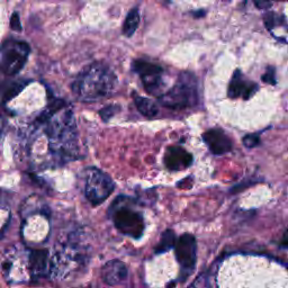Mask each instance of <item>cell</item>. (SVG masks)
Masks as SVG:
<instances>
[{
  "label": "cell",
  "instance_id": "cell-1",
  "mask_svg": "<svg viewBox=\"0 0 288 288\" xmlns=\"http://www.w3.org/2000/svg\"><path fill=\"white\" fill-rule=\"evenodd\" d=\"M272 260L265 257L255 256H235L225 260L220 268L219 276H217V284L222 287L230 286H252L257 285L256 278H260L265 286H270L268 278L275 282L276 286H279L275 279H280L288 286V272L284 267L271 262Z\"/></svg>",
  "mask_w": 288,
  "mask_h": 288
},
{
  "label": "cell",
  "instance_id": "cell-2",
  "mask_svg": "<svg viewBox=\"0 0 288 288\" xmlns=\"http://www.w3.org/2000/svg\"><path fill=\"white\" fill-rule=\"evenodd\" d=\"M116 86L117 78L112 70L102 63H95L80 72L72 89L80 100L95 102L109 96Z\"/></svg>",
  "mask_w": 288,
  "mask_h": 288
},
{
  "label": "cell",
  "instance_id": "cell-3",
  "mask_svg": "<svg viewBox=\"0 0 288 288\" xmlns=\"http://www.w3.org/2000/svg\"><path fill=\"white\" fill-rule=\"evenodd\" d=\"M198 100V90L195 75L183 72L177 84L169 92L159 96V102L169 108L193 107Z\"/></svg>",
  "mask_w": 288,
  "mask_h": 288
},
{
  "label": "cell",
  "instance_id": "cell-4",
  "mask_svg": "<svg viewBox=\"0 0 288 288\" xmlns=\"http://www.w3.org/2000/svg\"><path fill=\"white\" fill-rule=\"evenodd\" d=\"M0 71L6 75H14L24 68L31 52L26 42L7 39L0 49Z\"/></svg>",
  "mask_w": 288,
  "mask_h": 288
},
{
  "label": "cell",
  "instance_id": "cell-5",
  "mask_svg": "<svg viewBox=\"0 0 288 288\" xmlns=\"http://www.w3.org/2000/svg\"><path fill=\"white\" fill-rule=\"evenodd\" d=\"M112 210L115 226L120 233L135 239H139L143 234L144 221L140 213L125 205L116 206L113 204Z\"/></svg>",
  "mask_w": 288,
  "mask_h": 288
},
{
  "label": "cell",
  "instance_id": "cell-6",
  "mask_svg": "<svg viewBox=\"0 0 288 288\" xmlns=\"http://www.w3.org/2000/svg\"><path fill=\"white\" fill-rule=\"evenodd\" d=\"M114 183L108 175L98 169H90L86 181V196L93 205L102 204L114 191Z\"/></svg>",
  "mask_w": 288,
  "mask_h": 288
},
{
  "label": "cell",
  "instance_id": "cell-7",
  "mask_svg": "<svg viewBox=\"0 0 288 288\" xmlns=\"http://www.w3.org/2000/svg\"><path fill=\"white\" fill-rule=\"evenodd\" d=\"M133 70L140 74L146 92L153 96H160L164 87L163 69L158 64L144 60H135Z\"/></svg>",
  "mask_w": 288,
  "mask_h": 288
},
{
  "label": "cell",
  "instance_id": "cell-8",
  "mask_svg": "<svg viewBox=\"0 0 288 288\" xmlns=\"http://www.w3.org/2000/svg\"><path fill=\"white\" fill-rule=\"evenodd\" d=\"M177 260L184 271H190L196 264V240L191 234L181 235L175 244Z\"/></svg>",
  "mask_w": 288,
  "mask_h": 288
},
{
  "label": "cell",
  "instance_id": "cell-9",
  "mask_svg": "<svg viewBox=\"0 0 288 288\" xmlns=\"http://www.w3.org/2000/svg\"><path fill=\"white\" fill-rule=\"evenodd\" d=\"M258 88V85L248 80L241 71L236 70L229 86V97L233 99L239 97L249 99L257 93Z\"/></svg>",
  "mask_w": 288,
  "mask_h": 288
},
{
  "label": "cell",
  "instance_id": "cell-10",
  "mask_svg": "<svg viewBox=\"0 0 288 288\" xmlns=\"http://www.w3.org/2000/svg\"><path fill=\"white\" fill-rule=\"evenodd\" d=\"M203 140L214 154H224L232 150V141L221 130L207 131L203 135Z\"/></svg>",
  "mask_w": 288,
  "mask_h": 288
},
{
  "label": "cell",
  "instance_id": "cell-11",
  "mask_svg": "<svg viewBox=\"0 0 288 288\" xmlns=\"http://www.w3.org/2000/svg\"><path fill=\"white\" fill-rule=\"evenodd\" d=\"M164 162L169 170L180 171L193 163V155L180 146H170L166 152Z\"/></svg>",
  "mask_w": 288,
  "mask_h": 288
},
{
  "label": "cell",
  "instance_id": "cell-12",
  "mask_svg": "<svg viewBox=\"0 0 288 288\" xmlns=\"http://www.w3.org/2000/svg\"><path fill=\"white\" fill-rule=\"evenodd\" d=\"M102 277L103 280L109 286L118 285L128 278V268L124 262L119 260L108 261L103 267Z\"/></svg>",
  "mask_w": 288,
  "mask_h": 288
},
{
  "label": "cell",
  "instance_id": "cell-13",
  "mask_svg": "<svg viewBox=\"0 0 288 288\" xmlns=\"http://www.w3.org/2000/svg\"><path fill=\"white\" fill-rule=\"evenodd\" d=\"M47 251H33L29 255V270L34 276L45 275V268H47Z\"/></svg>",
  "mask_w": 288,
  "mask_h": 288
},
{
  "label": "cell",
  "instance_id": "cell-14",
  "mask_svg": "<svg viewBox=\"0 0 288 288\" xmlns=\"http://www.w3.org/2000/svg\"><path fill=\"white\" fill-rule=\"evenodd\" d=\"M140 25V12L138 8H133L129 12L128 16L125 18V22L123 25V34L125 36L131 37L133 36L136 29H138Z\"/></svg>",
  "mask_w": 288,
  "mask_h": 288
},
{
  "label": "cell",
  "instance_id": "cell-15",
  "mask_svg": "<svg viewBox=\"0 0 288 288\" xmlns=\"http://www.w3.org/2000/svg\"><path fill=\"white\" fill-rule=\"evenodd\" d=\"M134 103L136 107H138L139 112L146 116V117H153V116L158 114V106H156L152 100L144 97H140V96H135Z\"/></svg>",
  "mask_w": 288,
  "mask_h": 288
},
{
  "label": "cell",
  "instance_id": "cell-16",
  "mask_svg": "<svg viewBox=\"0 0 288 288\" xmlns=\"http://www.w3.org/2000/svg\"><path fill=\"white\" fill-rule=\"evenodd\" d=\"M176 244V235L173 230H167L163 232L161 240L159 242L158 246H156L155 252L156 254H162V252L168 251L171 248H174Z\"/></svg>",
  "mask_w": 288,
  "mask_h": 288
},
{
  "label": "cell",
  "instance_id": "cell-17",
  "mask_svg": "<svg viewBox=\"0 0 288 288\" xmlns=\"http://www.w3.org/2000/svg\"><path fill=\"white\" fill-rule=\"evenodd\" d=\"M118 106H108V107H105L104 109L100 110V116H102L104 120L109 119L112 116L116 114V112H118Z\"/></svg>",
  "mask_w": 288,
  "mask_h": 288
},
{
  "label": "cell",
  "instance_id": "cell-18",
  "mask_svg": "<svg viewBox=\"0 0 288 288\" xmlns=\"http://www.w3.org/2000/svg\"><path fill=\"white\" fill-rule=\"evenodd\" d=\"M11 27L13 31L22 32V24H21V17L17 12H14L11 17Z\"/></svg>",
  "mask_w": 288,
  "mask_h": 288
},
{
  "label": "cell",
  "instance_id": "cell-19",
  "mask_svg": "<svg viewBox=\"0 0 288 288\" xmlns=\"http://www.w3.org/2000/svg\"><path fill=\"white\" fill-rule=\"evenodd\" d=\"M260 142L259 136L258 135H246L243 139V144L246 148H254V146L258 145Z\"/></svg>",
  "mask_w": 288,
  "mask_h": 288
},
{
  "label": "cell",
  "instance_id": "cell-20",
  "mask_svg": "<svg viewBox=\"0 0 288 288\" xmlns=\"http://www.w3.org/2000/svg\"><path fill=\"white\" fill-rule=\"evenodd\" d=\"M262 80H264L265 83L268 84H271V85H275L276 84V78H275V69L269 67L267 70V72L262 75Z\"/></svg>",
  "mask_w": 288,
  "mask_h": 288
},
{
  "label": "cell",
  "instance_id": "cell-21",
  "mask_svg": "<svg viewBox=\"0 0 288 288\" xmlns=\"http://www.w3.org/2000/svg\"><path fill=\"white\" fill-rule=\"evenodd\" d=\"M275 2H277V0H254L256 7L259 9L269 8L272 6V4H274Z\"/></svg>",
  "mask_w": 288,
  "mask_h": 288
},
{
  "label": "cell",
  "instance_id": "cell-22",
  "mask_svg": "<svg viewBox=\"0 0 288 288\" xmlns=\"http://www.w3.org/2000/svg\"><path fill=\"white\" fill-rule=\"evenodd\" d=\"M281 245L284 246V248H287V249H288V229H287V231L284 233V235H282Z\"/></svg>",
  "mask_w": 288,
  "mask_h": 288
},
{
  "label": "cell",
  "instance_id": "cell-23",
  "mask_svg": "<svg viewBox=\"0 0 288 288\" xmlns=\"http://www.w3.org/2000/svg\"><path fill=\"white\" fill-rule=\"evenodd\" d=\"M193 16H194V17H196V18L203 17V16H205V11H203V9H200V11L194 12V13H193Z\"/></svg>",
  "mask_w": 288,
  "mask_h": 288
},
{
  "label": "cell",
  "instance_id": "cell-24",
  "mask_svg": "<svg viewBox=\"0 0 288 288\" xmlns=\"http://www.w3.org/2000/svg\"><path fill=\"white\" fill-rule=\"evenodd\" d=\"M223 2H225V3H227V2H230V0H223Z\"/></svg>",
  "mask_w": 288,
  "mask_h": 288
},
{
  "label": "cell",
  "instance_id": "cell-25",
  "mask_svg": "<svg viewBox=\"0 0 288 288\" xmlns=\"http://www.w3.org/2000/svg\"><path fill=\"white\" fill-rule=\"evenodd\" d=\"M287 2H288V0H287Z\"/></svg>",
  "mask_w": 288,
  "mask_h": 288
}]
</instances>
